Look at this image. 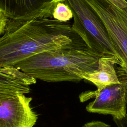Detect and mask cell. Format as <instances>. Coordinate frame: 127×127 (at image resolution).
I'll return each mask as SVG.
<instances>
[{"label":"cell","mask_w":127,"mask_h":127,"mask_svg":"<svg viewBox=\"0 0 127 127\" xmlns=\"http://www.w3.org/2000/svg\"><path fill=\"white\" fill-rule=\"evenodd\" d=\"M77 36L70 24L53 17L8 19L0 36V67H14L36 54L84 43Z\"/></svg>","instance_id":"cell-1"},{"label":"cell","mask_w":127,"mask_h":127,"mask_svg":"<svg viewBox=\"0 0 127 127\" xmlns=\"http://www.w3.org/2000/svg\"><path fill=\"white\" fill-rule=\"evenodd\" d=\"M100 58L82 43L36 54L14 67L35 79L77 82L97 69Z\"/></svg>","instance_id":"cell-2"},{"label":"cell","mask_w":127,"mask_h":127,"mask_svg":"<svg viewBox=\"0 0 127 127\" xmlns=\"http://www.w3.org/2000/svg\"><path fill=\"white\" fill-rule=\"evenodd\" d=\"M64 2L72 12V29L87 47L101 58L115 56L120 59L106 28L88 3L85 0H64Z\"/></svg>","instance_id":"cell-3"},{"label":"cell","mask_w":127,"mask_h":127,"mask_svg":"<svg viewBox=\"0 0 127 127\" xmlns=\"http://www.w3.org/2000/svg\"><path fill=\"white\" fill-rule=\"evenodd\" d=\"M99 16L107 30L127 73V0H85Z\"/></svg>","instance_id":"cell-4"},{"label":"cell","mask_w":127,"mask_h":127,"mask_svg":"<svg viewBox=\"0 0 127 127\" xmlns=\"http://www.w3.org/2000/svg\"><path fill=\"white\" fill-rule=\"evenodd\" d=\"M116 71L118 83L80 94L79 97L81 102L94 99L86 106L87 112L110 115L113 119H121L125 117L127 114V73L120 65L117 67Z\"/></svg>","instance_id":"cell-5"},{"label":"cell","mask_w":127,"mask_h":127,"mask_svg":"<svg viewBox=\"0 0 127 127\" xmlns=\"http://www.w3.org/2000/svg\"><path fill=\"white\" fill-rule=\"evenodd\" d=\"M32 100L25 94L0 93V127H33L38 115Z\"/></svg>","instance_id":"cell-6"},{"label":"cell","mask_w":127,"mask_h":127,"mask_svg":"<svg viewBox=\"0 0 127 127\" xmlns=\"http://www.w3.org/2000/svg\"><path fill=\"white\" fill-rule=\"evenodd\" d=\"M54 0H0V9L9 19H28L45 12Z\"/></svg>","instance_id":"cell-7"},{"label":"cell","mask_w":127,"mask_h":127,"mask_svg":"<svg viewBox=\"0 0 127 127\" xmlns=\"http://www.w3.org/2000/svg\"><path fill=\"white\" fill-rule=\"evenodd\" d=\"M36 79L13 66L0 67V93H29Z\"/></svg>","instance_id":"cell-8"},{"label":"cell","mask_w":127,"mask_h":127,"mask_svg":"<svg viewBox=\"0 0 127 127\" xmlns=\"http://www.w3.org/2000/svg\"><path fill=\"white\" fill-rule=\"evenodd\" d=\"M116 64L120 66L122 64L120 59L115 56L100 58L97 69L89 74L85 80L93 84L97 89L118 83L119 80L115 69Z\"/></svg>","instance_id":"cell-9"},{"label":"cell","mask_w":127,"mask_h":127,"mask_svg":"<svg viewBox=\"0 0 127 127\" xmlns=\"http://www.w3.org/2000/svg\"><path fill=\"white\" fill-rule=\"evenodd\" d=\"M53 18L59 21L67 22L73 18V14L69 7L64 2H59L53 13Z\"/></svg>","instance_id":"cell-10"},{"label":"cell","mask_w":127,"mask_h":127,"mask_svg":"<svg viewBox=\"0 0 127 127\" xmlns=\"http://www.w3.org/2000/svg\"><path fill=\"white\" fill-rule=\"evenodd\" d=\"M82 127H111V126L101 121H92L85 123Z\"/></svg>","instance_id":"cell-11"},{"label":"cell","mask_w":127,"mask_h":127,"mask_svg":"<svg viewBox=\"0 0 127 127\" xmlns=\"http://www.w3.org/2000/svg\"><path fill=\"white\" fill-rule=\"evenodd\" d=\"M117 127H127V114L121 119H113Z\"/></svg>","instance_id":"cell-12"},{"label":"cell","mask_w":127,"mask_h":127,"mask_svg":"<svg viewBox=\"0 0 127 127\" xmlns=\"http://www.w3.org/2000/svg\"><path fill=\"white\" fill-rule=\"evenodd\" d=\"M8 18L4 13L0 9V25H6Z\"/></svg>","instance_id":"cell-13"},{"label":"cell","mask_w":127,"mask_h":127,"mask_svg":"<svg viewBox=\"0 0 127 127\" xmlns=\"http://www.w3.org/2000/svg\"><path fill=\"white\" fill-rule=\"evenodd\" d=\"M6 25H0V36L3 34L4 31V29L5 28V26Z\"/></svg>","instance_id":"cell-14"},{"label":"cell","mask_w":127,"mask_h":127,"mask_svg":"<svg viewBox=\"0 0 127 127\" xmlns=\"http://www.w3.org/2000/svg\"></svg>","instance_id":"cell-15"}]
</instances>
